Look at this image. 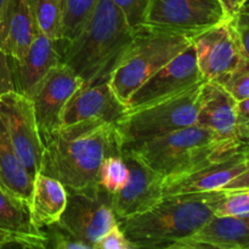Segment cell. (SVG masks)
Here are the masks:
<instances>
[{"label": "cell", "mask_w": 249, "mask_h": 249, "mask_svg": "<svg viewBox=\"0 0 249 249\" xmlns=\"http://www.w3.org/2000/svg\"><path fill=\"white\" fill-rule=\"evenodd\" d=\"M203 82L160 101L130 109L116 123L122 146L143 142L196 123Z\"/></svg>", "instance_id": "8992f818"}, {"label": "cell", "mask_w": 249, "mask_h": 249, "mask_svg": "<svg viewBox=\"0 0 249 249\" xmlns=\"http://www.w3.org/2000/svg\"><path fill=\"white\" fill-rule=\"evenodd\" d=\"M223 195L224 190L165 195L148 211L118 223L134 248L170 249L215 215Z\"/></svg>", "instance_id": "3957f363"}, {"label": "cell", "mask_w": 249, "mask_h": 249, "mask_svg": "<svg viewBox=\"0 0 249 249\" xmlns=\"http://www.w3.org/2000/svg\"><path fill=\"white\" fill-rule=\"evenodd\" d=\"M249 249V214L214 215L170 249Z\"/></svg>", "instance_id": "e0dca14e"}, {"label": "cell", "mask_w": 249, "mask_h": 249, "mask_svg": "<svg viewBox=\"0 0 249 249\" xmlns=\"http://www.w3.org/2000/svg\"><path fill=\"white\" fill-rule=\"evenodd\" d=\"M99 0H65V19H63L62 40L68 41L74 38L82 29Z\"/></svg>", "instance_id": "d4e9b609"}, {"label": "cell", "mask_w": 249, "mask_h": 249, "mask_svg": "<svg viewBox=\"0 0 249 249\" xmlns=\"http://www.w3.org/2000/svg\"><path fill=\"white\" fill-rule=\"evenodd\" d=\"M0 185L29 203L33 179L17 156L9 133L0 117Z\"/></svg>", "instance_id": "7402d4cb"}, {"label": "cell", "mask_w": 249, "mask_h": 249, "mask_svg": "<svg viewBox=\"0 0 249 249\" xmlns=\"http://www.w3.org/2000/svg\"><path fill=\"white\" fill-rule=\"evenodd\" d=\"M249 122V99L237 102V123L238 125Z\"/></svg>", "instance_id": "e575fe53"}, {"label": "cell", "mask_w": 249, "mask_h": 249, "mask_svg": "<svg viewBox=\"0 0 249 249\" xmlns=\"http://www.w3.org/2000/svg\"><path fill=\"white\" fill-rule=\"evenodd\" d=\"M135 33L112 0H99L77 36L58 43L61 62L84 85L106 82Z\"/></svg>", "instance_id": "7a4b0ae2"}, {"label": "cell", "mask_w": 249, "mask_h": 249, "mask_svg": "<svg viewBox=\"0 0 249 249\" xmlns=\"http://www.w3.org/2000/svg\"><path fill=\"white\" fill-rule=\"evenodd\" d=\"M0 230L9 233L19 248H46L43 230L32 220L29 203L0 185Z\"/></svg>", "instance_id": "ffe728a7"}, {"label": "cell", "mask_w": 249, "mask_h": 249, "mask_svg": "<svg viewBox=\"0 0 249 249\" xmlns=\"http://www.w3.org/2000/svg\"><path fill=\"white\" fill-rule=\"evenodd\" d=\"M36 27L51 40H62L65 0H29Z\"/></svg>", "instance_id": "603a6c76"}, {"label": "cell", "mask_w": 249, "mask_h": 249, "mask_svg": "<svg viewBox=\"0 0 249 249\" xmlns=\"http://www.w3.org/2000/svg\"><path fill=\"white\" fill-rule=\"evenodd\" d=\"M228 18H232L249 0H219Z\"/></svg>", "instance_id": "836d02e7"}, {"label": "cell", "mask_w": 249, "mask_h": 249, "mask_svg": "<svg viewBox=\"0 0 249 249\" xmlns=\"http://www.w3.org/2000/svg\"><path fill=\"white\" fill-rule=\"evenodd\" d=\"M247 160L245 143L242 147L224 157L198 168L167 177L163 180V192L165 195L194 194L223 190L236 177L245 172Z\"/></svg>", "instance_id": "4fadbf2b"}, {"label": "cell", "mask_w": 249, "mask_h": 249, "mask_svg": "<svg viewBox=\"0 0 249 249\" xmlns=\"http://www.w3.org/2000/svg\"><path fill=\"white\" fill-rule=\"evenodd\" d=\"M190 45L191 39L181 34L141 27L109 75L114 94L125 104L146 80Z\"/></svg>", "instance_id": "5b68a950"}, {"label": "cell", "mask_w": 249, "mask_h": 249, "mask_svg": "<svg viewBox=\"0 0 249 249\" xmlns=\"http://www.w3.org/2000/svg\"><path fill=\"white\" fill-rule=\"evenodd\" d=\"M245 153L246 160H247V167H246L245 172L241 173L232 181L229 182L224 189H245V187H249V143L247 142H245Z\"/></svg>", "instance_id": "d6a6232c"}, {"label": "cell", "mask_w": 249, "mask_h": 249, "mask_svg": "<svg viewBox=\"0 0 249 249\" xmlns=\"http://www.w3.org/2000/svg\"><path fill=\"white\" fill-rule=\"evenodd\" d=\"M83 85L82 78L62 62L51 68L41 79L31 97L41 140L61 125L66 104Z\"/></svg>", "instance_id": "8fae6325"}, {"label": "cell", "mask_w": 249, "mask_h": 249, "mask_svg": "<svg viewBox=\"0 0 249 249\" xmlns=\"http://www.w3.org/2000/svg\"><path fill=\"white\" fill-rule=\"evenodd\" d=\"M67 191V204L57 223L94 249L97 241L118 223L112 208V195L99 185L92 189Z\"/></svg>", "instance_id": "52a82bcc"}, {"label": "cell", "mask_w": 249, "mask_h": 249, "mask_svg": "<svg viewBox=\"0 0 249 249\" xmlns=\"http://www.w3.org/2000/svg\"><path fill=\"white\" fill-rule=\"evenodd\" d=\"M38 32L29 0H6L0 18V50L21 60Z\"/></svg>", "instance_id": "d6986e66"}, {"label": "cell", "mask_w": 249, "mask_h": 249, "mask_svg": "<svg viewBox=\"0 0 249 249\" xmlns=\"http://www.w3.org/2000/svg\"><path fill=\"white\" fill-rule=\"evenodd\" d=\"M196 123L223 140H240L237 101L215 82L203 83Z\"/></svg>", "instance_id": "ac0fdd59"}, {"label": "cell", "mask_w": 249, "mask_h": 249, "mask_svg": "<svg viewBox=\"0 0 249 249\" xmlns=\"http://www.w3.org/2000/svg\"><path fill=\"white\" fill-rule=\"evenodd\" d=\"M121 10L129 27L138 31L145 23L151 0H112Z\"/></svg>", "instance_id": "f1b7e54d"}, {"label": "cell", "mask_w": 249, "mask_h": 249, "mask_svg": "<svg viewBox=\"0 0 249 249\" xmlns=\"http://www.w3.org/2000/svg\"><path fill=\"white\" fill-rule=\"evenodd\" d=\"M68 191L65 185L53 178L39 173L33 180L29 208L32 220L38 229L57 223L66 208Z\"/></svg>", "instance_id": "44dd1931"}, {"label": "cell", "mask_w": 249, "mask_h": 249, "mask_svg": "<svg viewBox=\"0 0 249 249\" xmlns=\"http://www.w3.org/2000/svg\"><path fill=\"white\" fill-rule=\"evenodd\" d=\"M9 247H17L16 241L9 233L4 232L0 230V248H9Z\"/></svg>", "instance_id": "d590c367"}, {"label": "cell", "mask_w": 249, "mask_h": 249, "mask_svg": "<svg viewBox=\"0 0 249 249\" xmlns=\"http://www.w3.org/2000/svg\"><path fill=\"white\" fill-rule=\"evenodd\" d=\"M238 138L243 142L249 143V122L238 125Z\"/></svg>", "instance_id": "8d00e7d4"}, {"label": "cell", "mask_w": 249, "mask_h": 249, "mask_svg": "<svg viewBox=\"0 0 249 249\" xmlns=\"http://www.w3.org/2000/svg\"><path fill=\"white\" fill-rule=\"evenodd\" d=\"M15 91L9 56L0 50V97Z\"/></svg>", "instance_id": "1f68e13d"}, {"label": "cell", "mask_w": 249, "mask_h": 249, "mask_svg": "<svg viewBox=\"0 0 249 249\" xmlns=\"http://www.w3.org/2000/svg\"><path fill=\"white\" fill-rule=\"evenodd\" d=\"M94 249H134V247L119 223H117L97 241Z\"/></svg>", "instance_id": "f546056e"}, {"label": "cell", "mask_w": 249, "mask_h": 249, "mask_svg": "<svg viewBox=\"0 0 249 249\" xmlns=\"http://www.w3.org/2000/svg\"><path fill=\"white\" fill-rule=\"evenodd\" d=\"M197 67L204 82H215L243 58L231 18H226L191 39Z\"/></svg>", "instance_id": "30bf717a"}, {"label": "cell", "mask_w": 249, "mask_h": 249, "mask_svg": "<svg viewBox=\"0 0 249 249\" xmlns=\"http://www.w3.org/2000/svg\"><path fill=\"white\" fill-rule=\"evenodd\" d=\"M224 195L215 209V215L249 214V187L223 189Z\"/></svg>", "instance_id": "4316f807"}, {"label": "cell", "mask_w": 249, "mask_h": 249, "mask_svg": "<svg viewBox=\"0 0 249 249\" xmlns=\"http://www.w3.org/2000/svg\"><path fill=\"white\" fill-rule=\"evenodd\" d=\"M201 82H203V78L197 67L191 43L189 48L169 61L129 97L125 102L126 111L164 100Z\"/></svg>", "instance_id": "7c38bea8"}, {"label": "cell", "mask_w": 249, "mask_h": 249, "mask_svg": "<svg viewBox=\"0 0 249 249\" xmlns=\"http://www.w3.org/2000/svg\"><path fill=\"white\" fill-rule=\"evenodd\" d=\"M5 4H6V0H0V18H1L2 16V12H4Z\"/></svg>", "instance_id": "74e56055"}, {"label": "cell", "mask_w": 249, "mask_h": 249, "mask_svg": "<svg viewBox=\"0 0 249 249\" xmlns=\"http://www.w3.org/2000/svg\"><path fill=\"white\" fill-rule=\"evenodd\" d=\"M243 143L241 140H223L195 123L152 140L124 145L122 153L133 156L160 177L167 178L213 162L238 150Z\"/></svg>", "instance_id": "277c9868"}, {"label": "cell", "mask_w": 249, "mask_h": 249, "mask_svg": "<svg viewBox=\"0 0 249 249\" xmlns=\"http://www.w3.org/2000/svg\"><path fill=\"white\" fill-rule=\"evenodd\" d=\"M219 85L224 88L237 102L249 99V60L243 57L237 66L226 73L218 80Z\"/></svg>", "instance_id": "484cf974"}, {"label": "cell", "mask_w": 249, "mask_h": 249, "mask_svg": "<svg viewBox=\"0 0 249 249\" xmlns=\"http://www.w3.org/2000/svg\"><path fill=\"white\" fill-rule=\"evenodd\" d=\"M126 109V105L114 94L108 80L83 85L66 104L61 114V125L88 119H101L116 124Z\"/></svg>", "instance_id": "9a60e30c"}, {"label": "cell", "mask_w": 249, "mask_h": 249, "mask_svg": "<svg viewBox=\"0 0 249 249\" xmlns=\"http://www.w3.org/2000/svg\"><path fill=\"white\" fill-rule=\"evenodd\" d=\"M43 230L46 240V248L53 249H91L87 243L82 242L72 235L70 231L58 223L45 226Z\"/></svg>", "instance_id": "83f0119b"}, {"label": "cell", "mask_w": 249, "mask_h": 249, "mask_svg": "<svg viewBox=\"0 0 249 249\" xmlns=\"http://www.w3.org/2000/svg\"><path fill=\"white\" fill-rule=\"evenodd\" d=\"M122 155L128 163L130 174L125 186L118 194L112 195V208L118 220L148 211L164 197V178L133 156Z\"/></svg>", "instance_id": "5bb4252c"}, {"label": "cell", "mask_w": 249, "mask_h": 249, "mask_svg": "<svg viewBox=\"0 0 249 249\" xmlns=\"http://www.w3.org/2000/svg\"><path fill=\"white\" fill-rule=\"evenodd\" d=\"M44 143L41 172L62 182L67 190H88L97 186L102 160L122 155L116 124L88 119L60 125Z\"/></svg>", "instance_id": "6da1fadb"}, {"label": "cell", "mask_w": 249, "mask_h": 249, "mask_svg": "<svg viewBox=\"0 0 249 249\" xmlns=\"http://www.w3.org/2000/svg\"><path fill=\"white\" fill-rule=\"evenodd\" d=\"M15 91L31 99L46 73L61 62L58 43L36 32L28 53L21 60L9 57Z\"/></svg>", "instance_id": "2e32d148"}, {"label": "cell", "mask_w": 249, "mask_h": 249, "mask_svg": "<svg viewBox=\"0 0 249 249\" xmlns=\"http://www.w3.org/2000/svg\"><path fill=\"white\" fill-rule=\"evenodd\" d=\"M0 117L19 160L34 180L41 172L44 143L32 100L16 91L4 95L0 97Z\"/></svg>", "instance_id": "9c48e42d"}, {"label": "cell", "mask_w": 249, "mask_h": 249, "mask_svg": "<svg viewBox=\"0 0 249 249\" xmlns=\"http://www.w3.org/2000/svg\"><path fill=\"white\" fill-rule=\"evenodd\" d=\"M226 18L219 0H151L142 27L192 39Z\"/></svg>", "instance_id": "ba28073f"}, {"label": "cell", "mask_w": 249, "mask_h": 249, "mask_svg": "<svg viewBox=\"0 0 249 249\" xmlns=\"http://www.w3.org/2000/svg\"><path fill=\"white\" fill-rule=\"evenodd\" d=\"M243 57L249 60V1L231 18Z\"/></svg>", "instance_id": "4dcf8cb0"}, {"label": "cell", "mask_w": 249, "mask_h": 249, "mask_svg": "<svg viewBox=\"0 0 249 249\" xmlns=\"http://www.w3.org/2000/svg\"><path fill=\"white\" fill-rule=\"evenodd\" d=\"M129 167L123 155H112L102 160L97 175V184L109 195H116L129 180Z\"/></svg>", "instance_id": "cb8c5ba5"}]
</instances>
